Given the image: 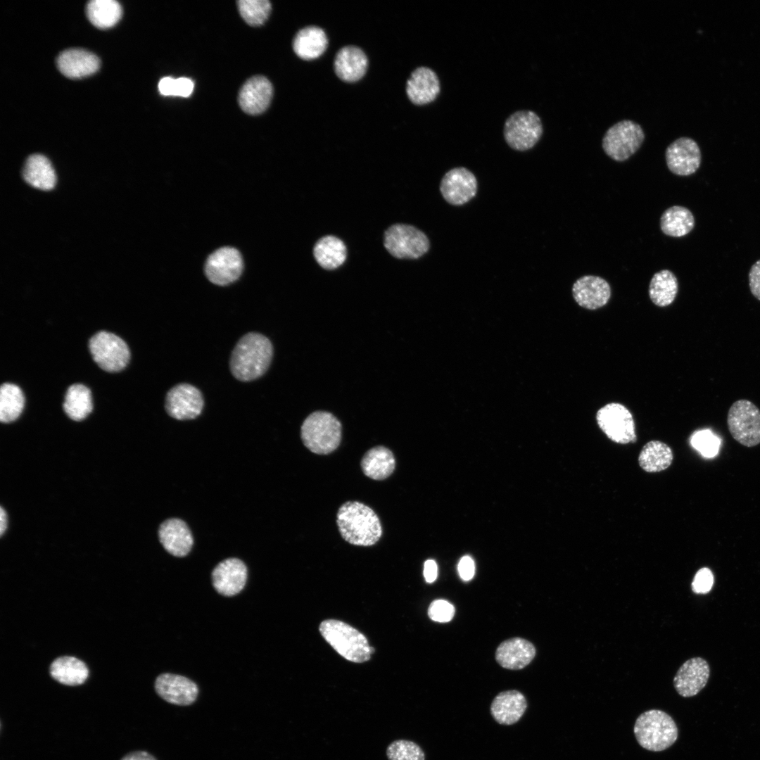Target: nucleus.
<instances>
[{"instance_id":"26","label":"nucleus","mask_w":760,"mask_h":760,"mask_svg":"<svg viewBox=\"0 0 760 760\" xmlns=\"http://www.w3.org/2000/svg\"><path fill=\"white\" fill-rule=\"evenodd\" d=\"M368 65L367 58L364 51L357 46H346L336 53L334 59V70L343 81L354 82L365 74Z\"/></svg>"},{"instance_id":"43","label":"nucleus","mask_w":760,"mask_h":760,"mask_svg":"<svg viewBox=\"0 0 760 760\" xmlns=\"http://www.w3.org/2000/svg\"><path fill=\"white\" fill-rule=\"evenodd\" d=\"M714 584V575L708 568L700 569L695 574L692 583V589L697 594H706L710 591Z\"/></svg>"},{"instance_id":"19","label":"nucleus","mask_w":760,"mask_h":760,"mask_svg":"<svg viewBox=\"0 0 760 760\" xmlns=\"http://www.w3.org/2000/svg\"><path fill=\"white\" fill-rule=\"evenodd\" d=\"M611 287L603 278L585 275L573 284L572 295L582 308L596 310L605 305L611 297Z\"/></svg>"},{"instance_id":"7","label":"nucleus","mask_w":760,"mask_h":760,"mask_svg":"<svg viewBox=\"0 0 760 760\" xmlns=\"http://www.w3.org/2000/svg\"><path fill=\"white\" fill-rule=\"evenodd\" d=\"M727 425L732 437L747 448L760 443V410L752 401L740 399L730 407Z\"/></svg>"},{"instance_id":"15","label":"nucleus","mask_w":760,"mask_h":760,"mask_svg":"<svg viewBox=\"0 0 760 760\" xmlns=\"http://www.w3.org/2000/svg\"><path fill=\"white\" fill-rule=\"evenodd\" d=\"M477 187L475 175L462 167L447 172L440 184L443 197L453 205H461L469 202L476 194Z\"/></svg>"},{"instance_id":"30","label":"nucleus","mask_w":760,"mask_h":760,"mask_svg":"<svg viewBox=\"0 0 760 760\" xmlns=\"http://www.w3.org/2000/svg\"><path fill=\"white\" fill-rule=\"evenodd\" d=\"M50 674L58 683L76 686L83 684L89 676L86 664L81 660L69 656L56 659L51 664Z\"/></svg>"},{"instance_id":"48","label":"nucleus","mask_w":760,"mask_h":760,"mask_svg":"<svg viewBox=\"0 0 760 760\" xmlns=\"http://www.w3.org/2000/svg\"><path fill=\"white\" fill-rule=\"evenodd\" d=\"M7 528V515L2 507L0 509V534L3 535Z\"/></svg>"},{"instance_id":"39","label":"nucleus","mask_w":760,"mask_h":760,"mask_svg":"<svg viewBox=\"0 0 760 760\" xmlns=\"http://www.w3.org/2000/svg\"><path fill=\"white\" fill-rule=\"evenodd\" d=\"M388 760H425L424 752L417 743L407 740L392 742L386 749Z\"/></svg>"},{"instance_id":"2","label":"nucleus","mask_w":760,"mask_h":760,"mask_svg":"<svg viewBox=\"0 0 760 760\" xmlns=\"http://www.w3.org/2000/svg\"><path fill=\"white\" fill-rule=\"evenodd\" d=\"M336 524L341 537L358 546H372L382 536V526L375 512L358 501H347L338 509Z\"/></svg>"},{"instance_id":"36","label":"nucleus","mask_w":760,"mask_h":760,"mask_svg":"<svg viewBox=\"0 0 760 760\" xmlns=\"http://www.w3.org/2000/svg\"><path fill=\"white\" fill-rule=\"evenodd\" d=\"M86 12L91 23L99 28H108L115 25L122 15V7L115 0H91L88 2Z\"/></svg>"},{"instance_id":"21","label":"nucleus","mask_w":760,"mask_h":760,"mask_svg":"<svg viewBox=\"0 0 760 760\" xmlns=\"http://www.w3.org/2000/svg\"><path fill=\"white\" fill-rule=\"evenodd\" d=\"M536 647L530 641L519 637L502 642L495 651V659L502 667L519 670L526 667L536 656Z\"/></svg>"},{"instance_id":"32","label":"nucleus","mask_w":760,"mask_h":760,"mask_svg":"<svg viewBox=\"0 0 760 760\" xmlns=\"http://www.w3.org/2000/svg\"><path fill=\"white\" fill-rule=\"evenodd\" d=\"M695 220L692 213L687 208L673 205L667 208L659 221L663 234L671 237H683L695 227Z\"/></svg>"},{"instance_id":"16","label":"nucleus","mask_w":760,"mask_h":760,"mask_svg":"<svg viewBox=\"0 0 760 760\" xmlns=\"http://www.w3.org/2000/svg\"><path fill=\"white\" fill-rule=\"evenodd\" d=\"M155 690L163 699L179 706L192 704L198 695V688L194 681L184 676L169 673L157 677Z\"/></svg>"},{"instance_id":"45","label":"nucleus","mask_w":760,"mask_h":760,"mask_svg":"<svg viewBox=\"0 0 760 760\" xmlns=\"http://www.w3.org/2000/svg\"><path fill=\"white\" fill-rule=\"evenodd\" d=\"M474 569V563L470 557L464 556L459 562V574L464 581H469L473 578Z\"/></svg>"},{"instance_id":"42","label":"nucleus","mask_w":760,"mask_h":760,"mask_svg":"<svg viewBox=\"0 0 760 760\" xmlns=\"http://www.w3.org/2000/svg\"><path fill=\"white\" fill-rule=\"evenodd\" d=\"M455 608L448 601L437 600L429 605L428 615L433 621L444 623L450 621L455 614Z\"/></svg>"},{"instance_id":"13","label":"nucleus","mask_w":760,"mask_h":760,"mask_svg":"<svg viewBox=\"0 0 760 760\" xmlns=\"http://www.w3.org/2000/svg\"><path fill=\"white\" fill-rule=\"evenodd\" d=\"M165 407L167 414L175 419H193L201 413L203 398L196 387L189 384H179L167 392Z\"/></svg>"},{"instance_id":"3","label":"nucleus","mask_w":760,"mask_h":760,"mask_svg":"<svg viewBox=\"0 0 760 760\" xmlns=\"http://www.w3.org/2000/svg\"><path fill=\"white\" fill-rule=\"evenodd\" d=\"M304 445L312 452L328 455L340 445L342 426L331 413L316 411L308 415L300 428Z\"/></svg>"},{"instance_id":"33","label":"nucleus","mask_w":760,"mask_h":760,"mask_svg":"<svg viewBox=\"0 0 760 760\" xmlns=\"http://www.w3.org/2000/svg\"><path fill=\"white\" fill-rule=\"evenodd\" d=\"M678 291V279L669 270L656 272L650 280L649 296L652 302L659 307H666L671 304Z\"/></svg>"},{"instance_id":"46","label":"nucleus","mask_w":760,"mask_h":760,"mask_svg":"<svg viewBox=\"0 0 760 760\" xmlns=\"http://www.w3.org/2000/svg\"><path fill=\"white\" fill-rule=\"evenodd\" d=\"M438 568L436 562L428 559L424 565V576L427 583H433L437 578Z\"/></svg>"},{"instance_id":"12","label":"nucleus","mask_w":760,"mask_h":760,"mask_svg":"<svg viewBox=\"0 0 760 760\" xmlns=\"http://www.w3.org/2000/svg\"><path fill=\"white\" fill-rule=\"evenodd\" d=\"M243 270V260L240 252L232 247H222L211 253L205 265V274L208 280L219 286L228 285L236 281Z\"/></svg>"},{"instance_id":"11","label":"nucleus","mask_w":760,"mask_h":760,"mask_svg":"<svg viewBox=\"0 0 760 760\" xmlns=\"http://www.w3.org/2000/svg\"><path fill=\"white\" fill-rule=\"evenodd\" d=\"M597 424L612 441L627 444L636 441L635 423L631 412L617 403L607 404L596 414Z\"/></svg>"},{"instance_id":"1","label":"nucleus","mask_w":760,"mask_h":760,"mask_svg":"<svg viewBox=\"0 0 760 760\" xmlns=\"http://www.w3.org/2000/svg\"><path fill=\"white\" fill-rule=\"evenodd\" d=\"M273 356L270 341L261 334L243 336L234 348L229 361L232 375L241 381H250L262 376Z\"/></svg>"},{"instance_id":"6","label":"nucleus","mask_w":760,"mask_h":760,"mask_svg":"<svg viewBox=\"0 0 760 760\" xmlns=\"http://www.w3.org/2000/svg\"><path fill=\"white\" fill-rule=\"evenodd\" d=\"M642 127L631 120H623L611 126L605 132L602 146L607 156L623 162L635 154L645 140Z\"/></svg>"},{"instance_id":"27","label":"nucleus","mask_w":760,"mask_h":760,"mask_svg":"<svg viewBox=\"0 0 760 760\" xmlns=\"http://www.w3.org/2000/svg\"><path fill=\"white\" fill-rule=\"evenodd\" d=\"M22 176L32 186L44 191L56 184V174L49 159L41 154H32L25 162Z\"/></svg>"},{"instance_id":"37","label":"nucleus","mask_w":760,"mask_h":760,"mask_svg":"<svg viewBox=\"0 0 760 760\" xmlns=\"http://www.w3.org/2000/svg\"><path fill=\"white\" fill-rule=\"evenodd\" d=\"M23 391L15 384L4 383L0 388V420L3 423L15 421L24 407Z\"/></svg>"},{"instance_id":"9","label":"nucleus","mask_w":760,"mask_h":760,"mask_svg":"<svg viewBox=\"0 0 760 760\" xmlns=\"http://www.w3.org/2000/svg\"><path fill=\"white\" fill-rule=\"evenodd\" d=\"M89 348L94 362L108 372L122 370L130 358L126 343L117 335L105 331L97 332L90 338Z\"/></svg>"},{"instance_id":"24","label":"nucleus","mask_w":760,"mask_h":760,"mask_svg":"<svg viewBox=\"0 0 760 760\" xmlns=\"http://www.w3.org/2000/svg\"><path fill=\"white\" fill-rule=\"evenodd\" d=\"M158 536L165 550L175 557L186 556L194 543L189 527L179 519L165 521L159 527Z\"/></svg>"},{"instance_id":"18","label":"nucleus","mask_w":760,"mask_h":760,"mask_svg":"<svg viewBox=\"0 0 760 760\" xmlns=\"http://www.w3.org/2000/svg\"><path fill=\"white\" fill-rule=\"evenodd\" d=\"M709 674V666L704 659L691 658L678 669L673 678L674 688L682 697L695 696L705 687Z\"/></svg>"},{"instance_id":"35","label":"nucleus","mask_w":760,"mask_h":760,"mask_svg":"<svg viewBox=\"0 0 760 760\" xmlns=\"http://www.w3.org/2000/svg\"><path fill=\"white\" fill-rule=\"evenodd\" d=\"M673 461L670 447L659 441H651L642 448L638 457L640 467L647 472H659L667 469Z\"/></svg>"},{"instance_id":"20","label":"nucleus","mask_w":760,"mask_h":760,"mask_svg":"<svg viewBox=\"0 0 760 760\" xmlns=\"http://www.w3.org/2000/svg\"><path fill=\"white\" fill-rule=\"evenodd\" d=\"M273 95L271 82L264 76L249 78L239 93V104L247 114L259 115L269 107Z\"/></svg>"},{"instance_id":"23","label":"nucleus","mask_w":760,"mask_h":760,"mask_svg":"<svg viewBox=\"0 0 760 760\" xmlns=\"http://www.w3.org/2000/svg\"><path fill=\"white\" fill-rule=\"evenodd\" d=\"M440 89L437 75L427 67L416 68L407 81V95L411 102L416 105H425L433 101L439 94Z\"/></svg>"},{"instance_id":"31","label":"nucleus","mask_w":760,"mask_h":760,"mask_svg":"<svg viewBox=\"0 0 760 760\" xmlns=\"http://www.w3.org/2000/svg\"><path fill=\"white\" fill-rule=\"evenodd\" d=\"M317 262L324 269L334 270L345 262L347 249L339 238L328 235L319 239L313 248Z\"/></svg>"},{"instance_id":"44","label":"nucleus","mask_w":760,"mask_h":760,"mask_svg":"<svg viewBox=\"0 0 760 760\" xmlns=\"http://www.w3.org/2000/svg\"><path fill=\"white\" fill-rule=\"evenodd\" d=\"M748 278L752 294L760 300V259L752 265Z\"/></svg>"},{"instance_id":"14","label":"nucleus","mask_w":760,"mask_h":760,"mask_svg":"<svg viewBox=\"0 0 760 760\" xmlns=\"http://www.w3.org/2000/svg\"><path fill=\"white\" fill-rule=\"evenodd\" d=\"M665 158L671 172L678 176H690L699 168L702 153L694 139L682 137L667 146Z\"/></svg>"},{"instance_id":"5","label":"nucleus","mask_w":760,"mask_h":760,"mask_svg":"<svg viewBox=\"0 0 760 760\" xmlns=\"http://www.w3.org/2000/svg\"><path fill=\"white\" fill-rule=\"evenodd\" d=\"M319 631L341 656L350 661L365 662L374 652L363 634L343 621L325 620L321 623Z\"/></svg>"},{"instance_id":"17","label":"nucleus","mask_w":760,"mask_h":760,"mask_svg":"<svg viewBox=\"0 0 760 760\" xmlns=\"http://www.w3.org/2000/svg\"><path fill=\"white\" fill-rule=\"evenodd\" d=\"M248 576L245 564L237 558H228L220 562L212 572V582L215 590L224 596H233L244 588Z\"/></svg>"},{"instance_id":"22","label":"nucleus","mask_w":760,"mask_h":760,"mask_svg":"<svg viewBox=\"0 0 760 760\" xmlns=\"http://www.w3.org/2000/svg\"><path fill=\"white\" fill-rule=\"evenodd\" d=\"M60 72L70 78H80L94 73L100 66L99 58L93 53L78 48L61 52L56 59Z\"/></svg>"},{"instance_id":"8","label":"nucleus","mask_w":760,"mask_h":760,"mask_svg":"<svg viewBox=\"0 0 760 760\" xmlns=\"http://www.w3.org/2000/svg\"><path fill=\"white\" fill-rule=\"evenodd\" d=\"M384 244L388 253L400 259H417L429 249L427 236L414 226L395 224L384 233Z\"/></svg>"},{"instance_id":"34","label":"nucleus","mask_w":760,"mask_h":760,"mask_svg":"<svg viewBox=\"0 0 760 760\" xmlns=\"http://www.w3.org/2000/svg\"><path fill=\"white\" fill-rule=\"evenodd\" d=\"M63 410L72 420L81 421L93 409L91 391L86 386L75 384L69 386L65 395Z\"/></svg>"},{"instance_id":"10","label":"nucleus","mask_w":760,"mask_h":760,"mask_svg":"<svg viewBox=\"0 0 760 760\" xmlns=\"http://www.w3.org/2000/svg\"><path fill=\"white\" fill-rule=\"evenodd\" d=\"M543 125L538 115L531 110H519L510 115L504 126L507 144L517 151L533 148L540 139Z\"/></svg>"},{"instance_id":"47","label":"nucleus","mask_w":760,"mask_h":760,"mask_svg":"<svg viewBox=\"0 0 760 760\" xmlns=\"http://www.w3.org/2000/svg\"><path fill=\"white\" fill-rule=\"evenodd\" d=\"M120 760H157L146 751H133L125 755Z\"/></svg>"},{"instance_id":"25","label":"nucleus","mask_w":760,"mask_h":760,"mask_svg":"<svg viewBox=\"0 0 760 760\" xmlns=\"http://www.w3.org/2000/svg\"><path fill=\"white\" fill-rule=\"evenodd\" d=\"M527 708L524 695L515 690H506L498 694L490 704V714L496 722L501 725H512L522 717Z\"/></svg>"},{"instance_id":"4","label":"nucleus","mask_w":760,"mask_h":760,"mask_svg":"<svg viewBox=\"0 0 760 760\" xmlns=\"http://www.w3.org/2000/svg\"><path fill=\"white\" fill-rule=\"evenodd\" d=\"M633 730L640 745L653 752L669 748L678 737V728L673 719L659 709L641 714L635 721Z\"/></svg>"},{"instance_id":"38","label":"nucleus","mask_w":760,"mask_h":760,"mask_svg":"<svg viewBox=\"0 0 760 760\" xmlns=\"http://www.w3.org/2000/svg\"><path fill=\"white\" fill-rule=\"evenodd\" d=\"M240 15L251 26L262 25L271 12V3L267 0H240L236 2Z\"/></svg>"},{"instance_id":"29","label":"nucleus","mask_w":760,"mask_h":760,"mask_svg":"<svg viewBox=\"0 0 760 760\" xmlns=\"http://www.w3.org/2000/svg\"><path fill=\"white\" fill-rule=\"evenodd\" d=\"M365 476L377 481L386 479L393 472L395 460L393 452L387 448L378 445L367 450L360 462Z\"/></svg>"},{"instance_id":"28","label":"nucleus","mask_w":760,"mask_h":760,"mask_svg":"<svg viewBox=\"0 0 760 760\" xmlns=\"http://www.w3.org/2000/svg\"><path fill=\"white\" fill-rule=\"evenodd\" d=\"M328 39L324 31L317 26H308L299 30L294 37L293 49L303 60H313L326 50Z\"/></svg>"},{"instance_id":"40","label":"nucleus","mask_w":760,"mask_h":760,"mask_svg":"<svg viewBox=\"0 0 760 760\" xmlns=\"http://www.w3.org/2000/svg\"><path fill=\"white\" fill-rule=\"evenodd\" d=\"M158 87L163 96L189 97L194 91V83L187 77H165L159 81Z\"/></svg>"},{"instance_id":"41","label":"nucleus","mask_w":760,"mask_h":760,"mask_svg":"<svg viewBox=\"0 0 760 760\" xmlns=\"http://www.w3.org/2000/svg\"><path fill=\"white\" fill-rule=\"evenodd\" d=\"M691 443L702 455L713 457L718 452L720 440L710 431L703 430L694 433Z\"/></svg>"}]
</instances>
